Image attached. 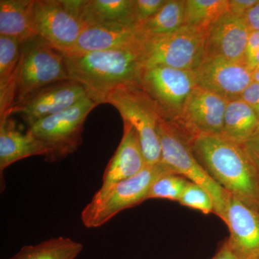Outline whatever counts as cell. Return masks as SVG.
<instances>
[{"instance_id": "6da1fadb", "label": "cell", "mask_w": 259, "mask_h": 259, "mask_svg": "<svg viewBox=\"0 0 259 259\" xmlns=\"http://www.w3.org/2000/svg\"><path fill=\"white\" fill-rule=\"evenodd\" d=\"M143 41L126 49L63 54L69 79L98 105L122 85L138 83L144 69Z\"/></svg>"}, {"instance_id": "7a4b0ae2", "label": "cell", "mask_w": 259, "mask_h": 259, "mask_svg": "<svg viewBox=\"0 0 259 259\" xmlns=\"http://www.w3.org/2000/svg\"><path fill=\"white\" fill-rule=\"evenodd\" d=\"M188 144L218 185L259 210V173L243 146L221 135L199 136Z\"/></svg>"}, {"instance_id": "3957f363", "label": "cell", "mask_w": 259, "mask_h": 259, "mask_svg": "<svg viewBox=\"0 0 259 259\" xmlns=\"http://www.w3.org/2000/svg\"><path fill=\"white\" fill-rule=\"evenodd\" d=\"M173 171L163 162L147 164L144 169L127 180L100 187L83 209L81 220L88 228H100L118 213L148 200L153 184L163 175Z\"/></svg>"}, {"instance_id": "277c9868", "label": "cell", "mask_w": 259, "mask_h": 259, "mask_svg": "<svg viewBox=\"0 0 259 259\" xmlns=\"http://www.w3.org/2000/svg\"><path fill=\"white\" fill-rule=\"evenodd\" d=\"M120 114L123 122L132 126L142 146L147 164L161 161V148L158 127L163 117L156 104L139 82L122 85L105 100Z\"/></svg>"}, {"instance_id": "5b68a950", "label": "cell", "mask_w": 259, "mask_h": 259, "mask_svg": "<svg viewBox=\"0 0 259 259\" xmlns=\"http://www.w3.org/2000/svg\"><path fill=\"white\" fill-rule=\"evenodd\" d=\"M158 134L161 144V161L174 173L207 191L214 203V214L224 222L228 192L209 176L175 126L162 120L158 125Z\"/></svg>"}, {"instance_id": "8992f818", "label": "cell", "mask_w": 259, "mask_h": 259, "mask_svg": "<svg viewBox=\"0 0 259 259\" xmlns=\"http://www.w3.org/2000/svg\"><path fill=\"white\" fill-rule=\"evenodd\" d=\"M206 31L183 25L176 31L143 40L144 68L163 66L194 71L205 58Z\"/></svg>"}, {"instance_id": "52a82bcc", "label": "cell", "mask_w": 259, "mask_h": 259, "mask_svg": "<svg viewBox=\"0 0 259 259\" xmlns=\"http://www.w3.org/2000/svg\"><path fill=\"white\" fill-rule=\"evenodd\" d=\"M98 104L89 97L74 106L37 121L28 127L51 151L48 162L61 161L82 144L85 120Z\"/></svg>"}, {"instance_id": "ba28073f", "label": "cell", "mask_w": 259, "mask_h": 259, "mask_svg": "<svg viewBox=\"0 0 259 259\" xmlns=\"http://www.w3.org/2000/svg\"><path fill=\"white\" fill-rule=\"evenodd\" d=\"M68 79L69 74L61 52L37 35L22 44L15 105L42 88Z\"/></svg>"}, {"instance_id": "9c48e42d", "label": "cell", "mask_w": 259, "mask_h": 259, "mask_svg": "<svg viewBox=\"0 0 259 259\" xmlns=\"http://www.w3.org/2000/svg\"><path fill=\"white\" fill-rule=\"evenodd\" d=\"M139 83L156 104L163 120L175 123L192 90L197 87L194 71L163 66L145 67Z\"/></svg>"}, {"instance_id": "30bf717a", "label": "cell", "mask_w": 259, "mask_h": 259, "mask_svg": "<svg viewBox=\"0 0 259 259\" xmlns=\"http://www.w3.org/2000/svg\"><path fill=\"white\" fill-rule=\"evenodd\" d=\"M30 22L35 35L62 54L71 51L86 27L61 0H34Z\"/></svg>"}, {"instance_id": "8fae6325", "label": "cell", "mask_w": 259, "mask_h": 259, "mask_svg": "<svg viewBox=\"0 0 259 259\" xmlns=\"http://www.w3.org/2000/svg\"><path fill=\"white\" fill-rule=\"evenodd\" d=\"M228 102L197 86L187 98L178 120L171 124L187 143L199 136H221Z\"/></svg>"}, {"instance_id": "7c38bea8", "label": "cell", "mask_w": 259, "mask_h": 259, "mask_svg": "<svg viewBox=\"0 0 259 259\" xmlns=\"http://www.w3.org/2000/svg\"><path fill=\"white\" fill-rule=\"evenodd\" d=\"M194 74L197 87L228 102L242 98L253 82L252 71L245 63L221 57L204 58Z\"/></svg>"}, {"instance_id": "4fadbf2b", "label": "cell", "mask_w": 259, "mask_h": 259, "mask_svg": "<svg viewBox=\"0 0 259 259\" xmlns=\"http://www.w3.org/2000/svg\"><path fill=\"white\" fill-rule=\"evenodd\" d=\"M87 97L88 94L79 83L64 80L42 88L16 104L12 115L18 114L30 127L37 121L67 110Z\"/></svg>"}, {"instance_id": "5bb4252c", "label": "cell", "mask_w": 259, "mask_h": 259, "mask_svg": "<svg viewBox=\"0 0 259 259\" xmlns=\"http://www.w3.org/2000/svg\"><path fill=\"white\" fill-rule=\"evenodd\" d=\"M250 31L245 18L228 12L206 30L205 57H221L245 64V51Z\"/></svg>"}, {"instance_id": "9a60e30c", "label": "cell", "mask_w": 259, "mask_h": 259, "mask_svg": "<svg viewBox=\"0 0 259 259\" xmlns=\"http://www.w3.org/2000/svg\"><path fill=\"white\" fill-rule=\"evenodd\" d=\"M224 223L233 249L243 259H259V210L228 193Z\"/></svg>"}, {"instance_id": "2e32d148", "label": "cell", "mask_w": 259, "mask_h": 259, "mask_svg": "<svg viewBox=\"0 0 259 259\" xmlns=\"http://www.w3.org/2000/svg\"><path fill=\"white\" fill-rule=\"evenodd\" d=\"M147 165L136 130L123 122V134L120 144L109 161L102 177L101 187L127 180Z\"/></svg>"}, {"instance_id": "e0dca14e", "label": "cell", "mask_w": 259, "mask_h": 259, "mask_svg": "<svg viewBox=\"0 0 259 259\" xmlns=\"http://www.w3.org/2000/svg\"><path fill=\"white\" fill-rule=\"evenodd\" d=\"M51 155L47 145L30 131L25 134L17 128L11 117L0 120V173L15 162L31 156H41L46 161Z\"/></svg>"}, {"instance_id": "ac0fdd59", "label": "cell", "mask_w": 259, "mask_h": 259, "mask_svg": "<svg viewBox=\"0 0 259 259\" xmlns=\"http://www.w3.org/2000/svg\"><path fill=\"white\" fill-rule=\"evenodd\" d=\"M144 40L136 25L132 26H97L87 25L74 48L68 54H83L117 50L137 45Z\"/></svg>"}, {"instance_id": "d6986e66", "label": "cell", "mask_w": 259, "mask_h": 259, "mask_svg": "<svg viewBox=\"0 0 259 259\" xmlns=\"http://www.w3.org/2000/svg\"><path fill=\"white\" fill-rule=\"evenodd\" d=\"M21 54L20 40L0 35V120L10 117L15 105Z\"/></svg>"}, {"instance_id": "ffe728a7", "label": "cell", "mask_w": 259, "mask_h": 259, "mask_svg": "<svg viewBox=\"0 0 259 259\" xmlns=\"http://www.w3.org/2000/svg\"><path fill=\"white\" fill-rule=\"evenodd\" d=\"M135 3L136 0H86L80 20L85 26L136 25Z\"/></svg>"}, {"instance_id": "44dd1931", "label": "cell", "mask_w": 259, "mask_h": 259, "mask_svg": "<svg viewBox=\"0 0 259 259\" xmlns=\"http://www.w3.org/2000/svg\"><path fill=\"white\" fill-rule=\"evenodd\" d=\"M258 127L259 118L249 104L242 98L228 102L221 136L243 146Z\"/></svg>"}, {"instance_id": "7402d4cb", "label": "cell", "mask_w": 259, "mask_h": 259, "mask_svg": "<svg viewBox=\"0 0 259 259\" xmlns=\"http://www.w3.org/2000/svg\"><path fill=\"white\" fill-rule=\"evenodd\" d=\"M34 0H0V35L23 44L35 36L30 17Z\"/></svg>"}, {"instance_id": "603a6c76", "label": "cell", "mask_w": 259, "mask_h": 259, "mask_svg": "<svg viewBox=\"0 0 259 259\" xmlns=\"http://www.w3.org/2000/svg\"><path fill=\"white\" fill-rule=\"evenodd\" d=\"M185 23V0H166L151 18L136 25L143 38L167 35L182 28Z\"/></svg>"}, {"instance_id": "cb8c5ba5", "label": "cell", "mask_w": 259, "mask_h": 259, "mask_svg": "<svg viewBox=\"0 0 259 259\" xmlns=\"http://www.w3.org/2000/svg\"><path fill=\"white\" fill-rule=\"evenodd\" d=\"M83 248L80 242L60 236L36 245H24L16 254L8 259H76Z\"/></svg>"}, {"instance_id": "d4e9b609", "label": "cell", "mask_w": 259, "mask_h": 259, "mask_svg": "<svg viewBox=\"0 0 259 259\" xmlns=\"http://www.w3.org/2000/svg\"><path fill=\"white\" fill-rule=\"evenodd\" d=\"M229 0H185L184 25L204 31L228 12Z\"/></svg>"}, {"instance_id": "484cf974", "label": "cell", "mask_w": 259, "mask_h": 259, "mask_svg": "<svg viewBox=\"0 0 259 259\" xmlns=\"http://www.w3.org/2000/svg\"><path fill=\"white\" fill-rule=\"evenodd\" d=\"M190 182L185 177L168 173L158 178L150 189L148 199H163L178 202Z\"/></svg>"}, {"instance_id": "4316f807", "label": "cell", "mask_w": 259, "mask_h": 259, "mask_svg": "<svg viewBox=\"0 0 259 259\" xmlns=\"http://www.w3.org/2000/svg\"><path fill=\"white\" fill-rule=\"evenodd\" d=\"M179 203L182 206L200 211L203 214H214V203L208 192L200 186L189 182Z\"/></svg>"}, {"instance_id": "83f0119b", "label": "cell", "mask_w": 259, "mask_h": 259, "mask_svg": "<svg viewBox=\"0 0 259 259\" xmlns=\"http://www.w3.org/2000/svg\"><path fill=\"white\" fill-rule=\"evenodd\" d=\"M166 0H136L134 20L136 25L144 23L161 9Z\"/></svg>"}, {"instance_id": "f1b7e54d", "label": "cell", "mask_w": 259, "mask_h": 259, "mask_svg": "<svg viewBox=\"0 0 259 259\" xmlns=\"http://www.w3.org/2000/svg\"><path fill=\"white\" fill-rule=\"evenodd\" d=\"M258 0H229L228 13L238 18H245V15Z\"/></svg>"}, {"instance_id": "f546056e", "label": "cell", "mask_w": 259, "mask_h": 259, "mask_svg": "<svg viewBox=\"0 0 259 259\" xmlns=\"http://www.w3.org/2000/svg\"><path fill=\"white\" fill-rule=\"evenodd\" d=\"M243 146L259 173V127Z\"/></svg>"}, {"instance_id": "4dcf8cb0", "label": "cell", "mask_w": 259, "mask_h": 259, "mask_svg": "<svg viewBox=\"0 0 259 259\" xmlns=\"http://www.w3.org/2000/svg\"><path fill=\"white\" fill-rule=\"evenodd\" d=\"M242 99L249 104L259 118V83H252L249 88L245 90Z\"/></svg>"}, {"instance_id": "1f68e13d", "label": "cell", "mask_w": 259, "mask_h": 259, "mask_svg": "<svg viewBox=\"0 0 259 259\" xmlns=\"http://www.w3.org/2000/svg\"><path fill=\"white\" fill-rule=\"evenodd\" d=\"M259 49V31L251 30L248 37L245 51V62L247 66H249L250 63L254 57L255 53Z\"/></svg>"}, {"instance_id": "d6a6232c", "label": "cell", "mask_w": 259, "mask_h": 259, "mask_svg": "<svg viewBox=\"0 0 259 259\" xmlns=\"http://www.w3.org/2000/svg\"><path fill=\"white\" fill-rule=\"evenodd\" d=\"M210 259H243L233 249L228 239L223 242L215 254Z\"/></svg>"}, {"instance_id": "836d02e7", "label": "cell", "mask_w": 259, "mask_h": 259, "mask_svg": "<svg viewBox=\"0 0 259 259\" xmlns=\"http://www.w3.org/2000/svg\"><path fill=\"white\" fill-rule=\"evenodd\" d=\"M245 20L249 26L250 30L259 31V0L258 3L254 5L245 15Z\"/></svg>"}, {"instance_id": "e575fe53", "label": "cell", "mask_w": 259, "mask_h": 259, "mask_svg": "<svg viewBox=\"0 0 259 259\" xmlns=\"http://www.w3.org/2000/svg\"><path fill=\"white\" fill-rule=\"evenodd\" d=\"M259 67V49L257 52L255 53L254 57H253V60H252L251 63H250L249 66L248 68L251 71H253V69H256V68Z\"/></svg>"}, {"instance_id": "d590c367", "label": "cell", "mask_w": 259, "mask_h": 259, "mask_svg": "<svg viewBox=\"0 0 259 259\" xmlns=\"http://www.w3.org/2000/svg\"><path fill=\"white\" fill-rule=\"evenodd\" d=\"M252 76H253V82L259 83V67L252 71Z\"/></svg>"}]
</instances>
